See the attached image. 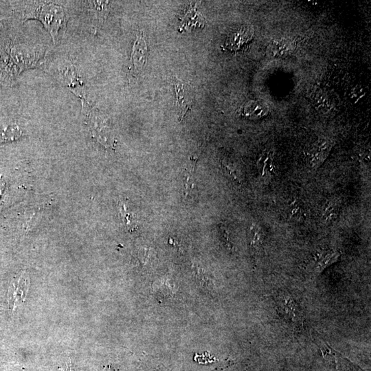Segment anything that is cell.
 <instances>
[{"label":"cell","mask_w":371,"mask_h":371,"mask_svg":"<svg viewBox=\"0 0 371 371\" xmlns=\"http://www.w3.org/2000/svg\"><path fill=\"white\" fill-rule=\"evenodd\" d=\"M19 3L23 21L35 19L40 21L56 44L60 31L66 27L68 20L64 2L25 1Z\"/></svg>","instance_id":"1"},{"label":"cell","mask_w":371,"mask_h":371,"mask_svg":"<svg viewBox=\"0 0 371 371\" xmlns=\"http://www.w3.org/2000/svg\"><path fill=\"white\" fill-rule=\"evenodd\" d=\"M48 72L80 101H86L85 82L70 59L62 55L56 56L50 62Z\"/></svg>","instance_id":"2"},{"label":"cell","mask_w":371,"mask_h":371,"mask_svg":"<svg viewBox=\"0 0 371 371\" xmlns=\"http://www.w3.org/2000/svg\"><path fill=\"white\" fill-rule=\"evenodd\" d=\"M81 105L82 113L85 118V123L89 127L92 136L98 142L105 146L111 145L112 143V136L105 119L100 115L97 110L91 107L87 101L81 102Z\"/></svg>","instance_id":"3"},{"label":"cell","mask_w":371,"mask_h":371,"mask_svg":"<svg viewBox=\"0 0 371 371\" xmlns=\"http://www.w3.org/2000/svg\"><path fill=\"white\" fill-rule=\"evenodd\" d=\"M149 48L146 37L142 31H138L131 53L130 75L137 76L141 73L147 64Z\"/></svg>","instance_id":"4"},{"label":"cell","mask_w":371,"mask_h":371,"mask_svg":"<svg viewBox=\"0 0 371 371\" xmlns=\"http://www.w3.org/2000/svg\"><path fill=\"white\" fill-rule=\"evenodd\" d=\"M173 83L176 96V106L178 110L179 118L182 121L188 111L191 109L195 96L194 90L190 84L177 79L176 77H174Z\"/></svg>","instance_id":"5"},{"label":"cell","mask_w":371,"mask_h":371,"mask_svg":"<svg viewBox=\"0 0 371 371\" xmlns=\"http://www.w3.org/2000/svg\"><path fill=\"white\" fill-rule=\"evenodd\" d=\"M254 37V30L249 25H243L230 33L225 39V48L230 51H238L248 44Z\"/></svg>","instance_id":"6"},{"label":"cell","mask_w":371,"mask_h":371,"mask_svg":"<svg viewBox=\"0 0 371 371\" xmlns=\"http://www.w3.org/2000/svg\"><path fill=\"white\" fill-rule=\"evenodd\" d=\"M88 12L92 27L95 30L103 23L109 9V2L88 1Z\"/></svg>","instance_id":"7"},{"label":"cell","mask_w":371,"mask_h":371,"mask_svg":"<svg viewBox=\"0 0 371 371\" xmlns=\"http://www.w3.org/2000/svg\"><path fill=\"white\" fill-rule=\"evenodd\" d=\"M269 112L265 104L256 101H249L243 106L242 113L250 119H261L266 117Z\"/></svg>","instance_id":"8"},{"label":"cell","mask_w":371,"mask_h":371,"mask_svg":"<svg viewBox=\"0 0 371 371\" xmlns=\"http://www.w3.org/2000/svg\"><path fill=\"white\" fill-rule=\"evenodd\" d=\"M26 281L27 280L24 278V275H22L17 282H13L11 284L9 293V307H11V305H13V307H15L17 300H20L21 297H23L25 293L23 288H27V283L22 286Z\"/></svg>","instance_id":"9"},{"label":"cell","mask_w":371,"mask_h":371,"mask_svg":"<svg viewBox=\"0 0 371 371\" xmlns=\"http://www.w3.org/2000/svg\"><path fill=\"white\" fill-rule=\"evenodd\" d=\"M270 52L274 56H283L291 52L293 48V45L291 41L288 39H281L274 41L271 44Z\"/></svg>","instance_id":"10"},{"label":"cell","mask_w":371,"mask_h":371,"mask_svg":"<svg viewBox=\"0 0 371 371\" xmlns=\"http://www.w3.org/2000/svg\"><path fill=\"white\" fill-rule=\"evenodd\" d=\"M21 130L16 125H9L0 128V140H12L18 138Z\"/></svg>","instance_id":"11"},{"label":"cell","mask_w":371,"mask_h":371,"mask_svg":"<svg viewBox=\"0 0 371 371\" xmlns=\"http://www.w3.org/2000/svg\"><path fill=\"white\" fill-rule=\"evenodd\" d=\"M330 150H331V145L329 143L325 142L320 145L319 149L316 151V154L314 155L313 160H312L314 166H320L327 158Z\"/></svg>","instance_id":"12"},{"label":"cell","mask_w":371,"mask_h":371,"mask_svg":"<svg viewBox=\"0 0 371 371\" xmlns=\"http://www.w3.org/2000/svg\"><path fill=\"white\" fill-rule=\"evenodd\" d=\"M339 254L336 252H327L325 256L320 259L318 262L317 266L316 267V272L320 273L327 268L329 265L333 264L338 258Z\"/></svg>","instance_id":"13"},{"label":"cell","mask_w":371,"mask_h":371,"mask_svg":"<svg viewBox=\"0 0 371 371\" xmlns=\"http://www.w3.org/2000/svg\"><path fill=\"white\" fill-rule=\"evenodd\" d=\"M251 246L259 252L263 245L262 233L256 225H252L250 233Z\"/></svg>","instance_id":"14"},{"label":"cell","mask_w":371,"mask_h":371,"mask_svg":"<svg viewBox=\"0 0 371 371\" xmlns=\"http://www.w3.org/2000/svg\"><path fill=\"white\" fill-rule=\"evenodd\" d=\"M189 174L185 175V178L184 180V195L186 197H191L192 195H197V185H196L195 180H194L193 177L190 174V172H188Z\"/></svg>","instance_id":"15"},{"label":"cell","mask_w":371,"mask_h":371,"mask_svg":"<svg viewBox=\"0 0 371 371\" xmlns=\"http://www.w3.org/2000/svg\"><path fill=\"white\" fill-rule=\"evenodd\" d=\"M284 307L286 308L287 313L293 319V321H299L300 319L298 315V309L293 299L290 298H286L284 300Z\"/></svg>","instance_id":"16"},{"label":"cell","mask_w":371,"mask_h":371,"mask_svg":"<svg viewBox=\"0 0 371 371\" xmlns=\"http://www.w3.org/2000/svg\"><path fill=\"white\" fill-rule=\"evenodd\" d=\"M169 286L170 284L165 281L158 282L154 284V291L158 296L168 297L172 294V288Z\"/></svg>","instance_id":"17"},{"label":"cell","mask_w":371,"mask_h":371,"mask_svg":"<svg viewBox=\"0 0 371 371\" xmlns=\"http://www.w3.org/2000/svg\"><path fill=\"white\" fill-rule=\"evenodd\" d=\"M366 92L364 88L362 86L357 85L351 90L350 93L349 94V100L351 103L357 104L359 103L364 97Z\"/></svg>","instance_id":"18"},{"label":"cell","mask_w":371,"mask_h":371,"mask_svg":"<svg viewBox=\"0 0 371 371\" xmlns=\"http://www.w3.org/2000/svg\"><path fill=\"white\" fill-rule=\"evenodd\" d=\"M221 164H222V167L224 169L225 174L229 175L230 178L233 179V180L239 182L236 168L231 163L225 162V161H223Z\"/></svg>","instance_id":"19"},{"label":"cell","mask_w":371,"mask_h":371,"mask_svg":"<svg viewBox=\"0 0 371 371\" xmlns=\"http://www.w3.org/2000/svg\"><path fill=\"white\" fill-rule=\"evenodd\" d=\"M337 209H338V206L337 205L335 202H331V203L328 204L325 213H324V216H325L326 219H331L335 217V214L337 212Z\"/></svg>","instance_id":"20"}]
</instances>
